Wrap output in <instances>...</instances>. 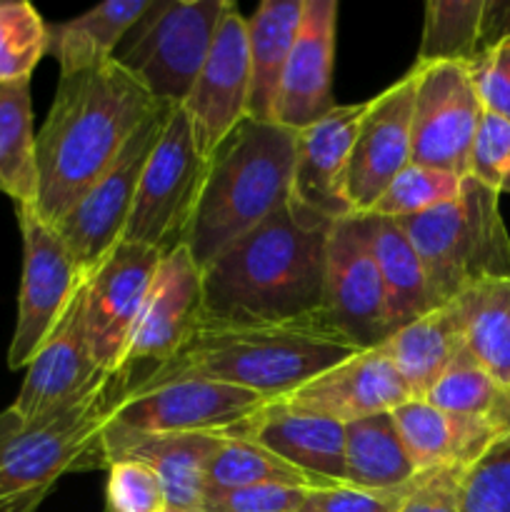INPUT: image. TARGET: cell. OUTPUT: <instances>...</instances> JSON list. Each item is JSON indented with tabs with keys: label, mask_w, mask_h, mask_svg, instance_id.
I'll list each match as a JSON object with an SVG mask.
<instances>
[{
	"label": "cell",
	"mask_w": 510,
	"mask_h": 512,
	"mask_svg": "<svg viewBox=\"0 0 510 512\" xmlns=\"http://www.w3.org/2000/svg\"><path fill=\"white\" fill-rule=\"evenodd\" d=\"M333 220L290 200L203 268L208 325H285L323 303L325 243Z\"/></svg>",
	"instance_id": "1"
},
{
	"label": "cell",
	"mask_w": 510,
	"mask_h": 512,
	"mask_svg": "<svg viewBox=\"0 0 510 512\" xmlns=\"http://www.w3.org/2000/svg\"><path fill=\"white\" fill-rule=\"evenodd\" d=\"M158 105L113 58L60 75L48 118L35 135L40 218L60 223Z\"/></svg>",
	"instance_id": "2"
},
{
	"label": "cell",
	"mask_w": 510,
	"mask_h": 512,
	"mask_svg": "<svg viewBox=\"0 0 510 512\" xmlns=\"http://www.w3.org/2000/svg\"><path fill=\"white\" fill-rule=\"evenodd\" d=\"M355 353L360 350L325 328L318 315L285 325L200 323L178 353L135 388L203 378L245 388L273 403Z\"/></svg>",
	"instance_id": "3"
},
{
	"label": "cell",
	"mask_w": 510,
	"mask_h": 512,
	"mask_svg": "<svg viewBox=\"0 0 510 512\" xmlns=\"http://www.w3.org/2000/svg\"><path fill=\"white\" fill-rule=\"evenodd\" d=\"M295 130L245 118L205 163L183 245L205 268L293 200Z\"/></svg>",
	"instance_id": "4"
},
{
	"label": "cell",
	"mask_w": 510,
	"mask_h": 512,
	"mask_svg": "<svg viewBox=\"0 0 510 512\" xmlns=\"http://www.w3.org/2000/svg\"><path fill=\"white\" fill-rule=\"evenodd\" d=\"M128 393L130 378L113 370L88 393L43 418L3 410L0 512H35L65 473L108 468L100 430Z\"/></svg>",
	"instance_id": "5"
},
{
	"label": "cell",
	"mask_w": 510,
	"mask_h": 512,
	"mask_svg": "<svg viewBox=\"0 0 510 512\" xmlns=\"http://www.w3.org/2000/svg\"><path fill=\"white\" fill-rule=\"evenodd\" d=\"M498 198L465 175L458 198L398 220L423 263L435 308L483 280L510 278V235Z\"/></svg>",
	"instance_id": "6"
},
{
	"label": "cell",
	"mask_w": 510,
	"mask_h": 512,
	"mask_svg": "<svg viewBox=\"0 0 510 512\" xmlns=\"http://www.w3.org/2000/svg\"><path fill=\"white\" fill-rule=\"evenodd\" d=\"M230 0H153L113 60L158 103L183 105L210 53Z\"/></svg>",
	"instance_id": "7"
},
{
	"label": "cell",
	"mask_w": 510,
	"mask_h": 512,
	"mask_svg": "<svg viewBox=\"0 0 510 512\" xmlns=\"http://www.w3.org/2000/svg\"><path fill=\"white\" fill-rule=\"evenodd\" d=\"M373 215L333 220L325 243L323 303L318 320L355 350H373L388 338L385 293L373 255Z\"/></svg>",
	"instance_id": "8"
},
{
	"label": "cell",
	"mask_w": 510,
	"mask_h": 512,
	"mask_svg": "<svg viewBox=\"0 0 510 512\" xmlns=\"http://www.w3.org/2000/svg\"><path fill=\"white\" fill-rule=\"evenodd\" d=\"M205 163L208 160L195 148L183 108L173 105L140 175L133 210L123 230L125 243L150 245L163 255L183 245Z\"/></svg>",
	"instance_id": "9"
},
{
	"label": "cell",
	"mask_w": 510,
	"mask_h": 512,
	"mask_svg": "<svg viewBox=\"0 0 510 512\" xmlns=\"http://www.w3.org/2000/svg\"><path fill=\"white\" fill-rule=\"evenodd\" d=\"M173 105L160 103L148 118L140 123L133 138L128 140L118 158L98 178V183L75 203V208L53 228L68 245L70 255L78 263L85 278L95 273L110 250L123 240L125 223L133 210L140 175L160 138L165 118Z\"/></svg>",
	"instance_id": "10"
},
{
	"label": "cell",
	"mask_w": 510,
	"mask_h": 512,
	"mask_svg": "<svg viewBox=\"0 0 510 512\" xmlns=\"http://www.w3.org/2000/svg\"><path fill=\"white\" fill-rule=\"evenodd\" d=\"M15 208L23 233V280L18 295V320L8 348L10 370L28 368L40 345L68 310L73 295L88 280L80 273L58 230L40 218L35 205Z\"/></svg>",
	"instance_id": "11"
},
{
	"label": "cell",
	"mask_w": 510,
	"mask_h": 512,
	"mask_svg": "<svg viewBox=\"0 0 510 512\" xmlns=\"http://www.w3.org/2000/svg\"><path fill=\"white\" fill-rule=\"evenodd\" d=\"M410 163L468 175L483 105L465 63L413 65Z\"/></svg>",
	"instance_id": "12"
},
{
	"label": "cell",
	"mask_w": 510,
	"mask_h": 512,
	"mask_svg": "<svg viewBox=\"0 0 510 512\" xmlns=\"http://www.w3.org/2000/svg\"><path fill=\"white\" fill-rule=\"evenodd\" d=\"M268 400L235 385L203 378L135 388L110 413V423L138 433L225 435L253 418Z\"/></svg>",
	"instance_id": "13"
},
{
	"label": "cell",
	"mask_w": 510,
	"mask_h": 512,
	"mask_svg": "<svg viewBox=\"0 0 510 512\" xmlns=\"http://www.w3.org/2000/svg\"><path fill=\"white\" fill-rule=\"evenodd\" d=\"M165 255L120 240L85 280V335L100 370H118Z\"/></svg>",
	"instance_id": "14"
},
{
	"label": "cell",
	"mask_w": 510,
	"mask_h": 512,
	"mask_svg": "<svg viewBox=\"0 0 510 512\" xmlns=\"http://www.w3.org/2000/svg\"><path fill=\"white\" fill-rule=\"evenodd\" d=\"M203 318V268L185 245L170 250L155 273L140 318L130 335L118 370L130 378V390L155 368L173 358Z\"/></svg>",
	"instance_id": "15"
},
{
	"label": "cell",
	"mask_w": 510,
	"mask_h": 512,
	"mask_svg": "<svg viewBox=\"0 0 510 512\" xmlns=\"http://www.w3.org/2000/svg\"><path fill=\"white\" fill-rule=\"evenodd\" d=\"M250 55L248 25L235 3L228 5L218 25L210 53L183 108L198 153L205 160L248 118Z\"/></svg>",
	"instance_id": "16"
},
{
	"label": "cell",
	"mask_w": 510,
	"mask_h": 512,
	"mask_svg": "<svg viewBox=\"0 0 510 512\" xmlns=\"http://www.w3.org/2000/svg\"><path fill=\"white\" fill-rule=\"evenodd\" d=\"M413 93L415 75L410 70L378 98H370L345 168L343 198L350 213H368L395 175L410 165Z\"/></svg>",
	"instance_id": "17"
},
{
	"label": "cell",
	"mask_w": 510,
	"mask_h": 512,
	"mask_svg": "<svg viewBox=\"0 0 510 512\" xmlns=\"http://www.w3.org/2000/svg\"><path fill=\"white\" fill-rule=\"evenodd\" d=\"M113 370H100L85 335V283L70 300L53 333L25 368L23 388L10 408L23 418H43L88 393Z\"/></svg>",
	"instance_id": "18"
},
{
	"label": "cell",
	"mask_w": 510,
	"mask_h": 512,
	"mask_svg": "<svg viewBox=\"0 0 510 512\" xmlns=\"http://www.w3.org/2000/svg\"><path fill=\"white\" fill-rule=\"evenodd\" d=\"M408 400L413 395L395 365L373 348L323 370L278 403L348 425L370 415L393 413Z\"/></svg>",
	"instance_id": "19"
},
{
	"label": "cell",
	"mask_w": 510,
	"mask_h": 512,
	"mask_svg": "<svg viewBox=\"0 0 510 512\" xmlns=\"http://www.w3.org/2000/svg\"><path fill=\"white\" fill-rule=\"evenodd\" d=\"M225 435L210 433H138L105 420L100 430L108 468L135 460L153 470L165 488L168 508L203 512L205 473Z\"/></svg>",
	"instance_id": "20"
},
{
	"label": "cell",
	"mask_w": 510,
	"mask_h": 512,
	"mask_svg": "<svg viewBox=\"0 0 510 512\" xmlns=\"http://www.w3.org/2000/svg\"><path fill=\"white\" fill-rule=\"evenodd\" d=\"M335 23V0H303V20L285 65L275 110V123L283 128L303 130L335 108Z\"/></svg>",
	"instance_id": "21"
},
{
	"label": "cell",
	"mask_w": 510,
	"mask_h": 512,
	"mask_svg": "<svg viewBox=\"0 0 510 512\" xmlns=\"http://www.w3.org/2000/svg\"><path fill=\"white\" fill-rule=\"evenodd\" d=\"M228 438L250 440L318 480L323 488L345 483V425L288 405L268 403Z\"/></svg>",
	"instance_id": "22"
},
{
	"label": "cell",
	"mask_w": 510,
	"mask_h": 512,
	"mask_svg": "<svg viewBox=\"0 0 510 512\" xmlns=\"http://www.w3.org/2000/svg\"><path fill=\"white\" fill-rule=\"evenodd\" d=\"M370 100L335 105L325 118L295 130L293 200L328 220L350 215L343 198L345 168L355 133L368 110Z\"/></svg>",
	"instance_id": "23"
},
{
	"label": "cell",
	"mask_w": 510,
	"mask_h": 512,
	"mask_svg": "<svg viewBox=\"0 0 510 512\" xmlns=\"http://www.w3.org/2000/svg\"><path fill=\"white\" fill-rule=\"evenodd\" d=\"M395 428L420 473L445 465H473L503 430L488 420L445 413L428 400H408L393 410Z\"/></svg>",
	"instance_id": "24"
},
{
	"label": "cell",
	"mask_w": 510,
	"mask_h": 512,
	"mask_svg": "<svg viewBox=\"0 0 510 512\" xmlns=\"http://www.w3.org/2000/svg\"><path fill=\"white\" fill-rule=\"evenodd\" d=\"M303 20V0H263L248 25V120L275 123L280 83Z\"/></svg>",
	"instance_id": "25"
},
{
	"label": "cell",
	"mask_w": 510,
	"mask_h": 512,
	"mask_svg": "<svg viewBox=\"0 0 510 512\" xmlns=\"http://www.w3.org/2000/svg\"><path fill=\"white\" fill-rule=\"evenodd\" d=\"M463 345L458 310L448 303L393 330L375 350L395 365L410 395L423 400Z\"/></svg>",
	"instance_id": "26"
},
{
	"label": "cell",
	"mask_w": 510,
	"mask_h": 512,
	"mask_svg": "<svg viewBox=\"0 0 510 512\" xmlns=\"http://www.w3.org/2000/svg\"><path fill=\"white\" fill-rule=\"evenodd\" d=\"M150 5L153 0H108L78 18L48 25V55L58 60L60 75L108 63Z\"/></svg>",
	"instance_id": "27"
},
{
	"label": "cell",
	"mask_w": 510,
	"mask_h": 512,
	"mask_svg": "<svg viewBox=\"0 0 510 512\" xmlns=\"http://www.w3.org/2000/svg\"><path fill=\"white\" fill-rule=\"evenodd\" d=\"M390 413L345 425V483L358 490L395 493L420 478Z\"/></svg>",
	"instance_id": "28"
},
{
	"label": "cell",
	"mask_w": 510,
	"mask_h": 512,
	"mask_svg": "<svg viewBox=\"0 0 510 512\" xmlns=\"http://www.w3.org/2000/svg\"><path fill=\"white\" fill-rule=\"evenodd\" d=\"M463 343L480 368L510 393V278H490L453 300Z\"/></svg>",
	"instance_id": "29"
},
{
	"label": "cell",
	"mask_w": 510,
	"mask_h": 512,
	"mask_svg": "<svg viewBox=\"0 0 510 512\" xmlns=\"http://www.w3.org/2000/svg\"><path fill=\"white\" fill-rule=\"evenodd\" d=\"M370 243H373L375 263H378L380 280H383L388 333L435 310L423 263L398 220L373 215Z\"/></svg>",
	"instance_id": "30"
},
{
	"label": "cell",
	"mask_w": 510,
	"mask_h": 512,
	"mask_svg": "<svg viewBox=\"0 0 510 512\" xmlns=\"http://www.w3.org/2000/svg\"><path fill=\"white\" fill-rule=\"evenodd\" d=\"M0 193L15 205L38 198L30 80L0 85Z\"/></svg>",
	"instance_id": "31"
},
{
	"label": "cell",
	"mask_w": 510,
	"mask_h": 512,
	"mask_svg": "<svg viewBox=\"0 0 510 512\" xmlns=\"http://www.w3.org/2000/svg\"><path fill=\"white\" fill-rule=\"evenodd\" d=\"M485 0H430L415 65L473 63L480 53Z\"/></svg>",
	"instance_id": "32"
},
{
	"label": "cell",
	"mask_w": 510,
	"mask_h": 512,
	"mask_svg": "<svg viewBox=\"0 0 510 512\" xmlns=\"http://www.w3.org/2000/svg\"><path fill=\"white\" fill-rule=\"evenodd\" d=\"M253 485H285V488H323L318 480L300 473L273 455L270 450L250 443V440L228 438L225 435L218 453L208 463L205 490L253 488Z\"/></svg>",
	"instance_id": "33"
},
{
	"label": "cell",
	"mask_w": 510,
	"mask_h": 512,
	"mask_svg": "<svg viewBox=\"0 0 510 512\" xmlns=\"http://www.w3.org/2000/svg\"><path fill=\"white\" fill-rule=\"evenodd\" d=\"M48 55V23L25 0H0V85L30 80Z\"/></svg>",
	"instance_id": "34"
},
{
	"label": "cell",
	"mask_w": 510,
	"mask_h": 512,
	"mask_svg": "<svg viewBox=\"0 0 510 512\" xmlns=\"http://www.w3.org/2000/svg\"><path fill=\"white\" fill-rule=\"evenodd\" d=\"M465 175L445 173V170L425 168V165L410 163L400 170L393 183L380 193L368 215L388 220H403L410 215L428 213L438 205L450 203L460 195Z\"/></svg>",
	"instance_id": "35"
},
{
	"label": "cell",
	"mask_w": 510,
	"mask_h": 512,
	"mask_svg": "<svg viewBox=\"0 0 510 512\" xmlns=\"http://www.w3.org/2000/svg\"><path fill=\"white\" fill-rule=\"evenodd\" d=\"M460 512H510V433L468 468Z\"/></svg>",
	"instance_id": "36"
},
{
	"label": "cell",
	"mask_w": 510,
	"mask_h": 512,
	"mask_svg": "<svg viewBox=\"0 0 510 512\" xmlns=\"http://www.w3.org/2000/svg\"><path fill=\"white\" fill-rule=\"evenodd\" d=\"M168 508L158 475L135 460H118L108 468L105 512H163Z\"/></svg>",
	"instance_id": "37"
},
{
	"label": "cell",
	"mask_w": 510,
	"mask_h": 512,
	"mask_svg": "<svg viewBox=\"0 0 510 512\" xmlns=\"http://www.w3.org/2000/svg\"><path fill=\"white\" fill-rule=\"evenodd\" d=\"M468 175L493 193H510V123L493 113L480 118L468 158Z\"/></svg>",
	"instance_id": "38"
},
{
	"label": "cell",
	"mask_w": 510,
	"mask_h": 512,
	"mask_svg": "<svg viewBox=\"0 0 510 512\" xmlns=\"http://www.w3.org/2000/svg\"><path fill=\"white\" fill-rule=\"evenodd\" d=\"M468 70L485 113L510 123V38L480 50L478 58L468 63Z\"/></svg>",
	"instance_id": "39"
},
{
	"label": "cell",
	"mask_w": 510,
	"mask_h": 512,
	"mask_svg": "<svg viewBox=\"0 0 510 512\" xmlns=\"http://www.w3.org/2000/svg\"><path fill=\"white\" fill-rule=\"evenodd\" d=\"M305 488L253 485V488L205 490L203 512H298Z\"/></svg>",
	"instance_id": "40"
},
{
	"label": "cell",
	"mask_w": 510,
	"mask_h": 512,
	"mask_svg": "<svg viewBox=\"0 0 510 512\" xmlns=\"http://www.w3.org/2000/svg\"><path fill=\"white\" fill-rule=\"evenodd\" d=\"M468 468L470 465H445L423 473L405 493L398 512H460Z\"/></svg>",
	"instance_id": "41"
},
{
	"label": "cell",
	"mask_w": 510,
	"mask_h": 512,
	"mask_svg": "<svg viewBox=\"0 0 510 512\" xmlns=\"http://www.w3.org/2000/svg\"><path fill=\"white\" fill-rule=\"evenodd\" d=\"M413 488L395 493H375V490H358L350 485H333V488L305 490V500L298 512H398L405 493Z\"/></svg>",
	"instance_id": "42"
},
{
	"label": "cell",
	"mask_w": 510,
	"mask_h": 512,
	"mask_svg": "<svg viewBox=\"0 0 510 512\" xmlns=\"http://www.w3.org/2000/svg\"><path fill=\"white\" fill-rule=\"evenodd\" d=\"M503 38H510V0H485L480 50L490 48Z\"/></svg>",
	"instance_id": "43"
},
{
	"label": "cell",
	"mask_w": 510,
	"mask_h": 512,
	"mask_svg": "<svg viewBox=\"0 0 510 512\" xmlns=\"http://www.w3.org/2000/svg\"><path fill=\"white\" fill-rule=\"evenodd\" d=\"M163 512H185V510H173V508H165Z\"/></svg>",
	"instance_id": "44"
}]
</instances>
